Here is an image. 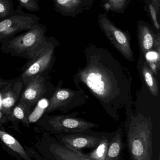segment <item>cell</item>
Returning a JSON list of instances; mask_svg holds the SVG:
<instances>
[{"label": "cell", "mask_w": 160, "mask_h": 160, "mask_svg": "<svg viewBox=\"0 0 160 160\" xmlns=\"http://www.w3.org/2000/svg\"><path fill=\"white\" fill-rule=\"evenodd\" d=\"M75 96V92L68 88L56 90L48 100V105L44 114H48L56 110L62 111Z\"/></svg>", "instance_id": "obj_13"}, {"label": "cell", "mask_w": 160, "mask_h": 160, "mask_svg": "<svg viewBox=\"0 0 160 160\" xmlns=\"http://www.w3.org/2000/svg\"><path fill=\"white\" fill-rule=\"evenodd\" d=\"M47 31L45 26L38 23L23 33L2 40L1 50L4 54L30 60L49 40L46 35Z\"/></svg>", "instance_id": "obj_2"}, {"label": "cell", "mask_w": 160, "mask_h": 160, "mask_svg": "<svg viewBox=\"0 0 160 160\" xmlns=\"http://www.w3.org/2000/svg\"><path fill=\"white\" fill-rule=\"evenodd\" d=\"M37 149L45 159L48 154L54 159L62 160H90L88 154L82 153L80 151L71 149L55 143L48 145L43 140L36 145Z\"/></svg>", "instance_id": "obj_9"}, {"label": "cell", "mask_w": 160, "mask_h": 160, "mask_svg": "<svg viewBox=\"0 0 160 160\" xmlns=\"http://www.w3.org/2000/svg\"><path fill=\"white\" fill-rule=\"evenodd\" d=\"M36 1L38 2H40V0H36Z\"/></svg>", "instance_id": "obj_29"}, {"label": "cell", "mask_w": 160, "mask_h": 160, "mask_svg": "<svg viewBox=\"0 0 160 160\" xmlns=\"http://www.w3.org/2000/svg\"><path fill=\"white\" fill-rule=\"evenodd\" d=\"M23 87V81L18 77L12 79L0 91L1 95V109L7 115V118L19 100Z\"/></svg>", "instance_id": "obj_10"}, {"label": "cell", "mask_w": 160, "mask_h": 160, "mask_svg": "<svg viewBox=\"0 0 160 160\" xmlns=\"http://www.w3.org/2000/svg\"><path fill=\"white\" fill-rule=\"evenodd\" d=\"M12 80H5L2 79L1 77L0 76V91L11 82Z\"/></svg>", "instance_id": "obj_27"}, {"label": "cell", "mask_w": 160, "mask_h": 160, "mask_svg": "<svg viewBox=\"0 0 160 160\" xmlns=\"http://www.w3.org/2000/svg\"><path fill=\"white\" fill-rule=\"evenodd\" d=\"M36 123L43 130L55 134L82 132L98 126L78 118L65 115L50 116L48 114H44Z\"/></svg>", "instance_id": "obj_5"}, {"label": "cell", "mask_w": 160, "mask_h": 160, "mask_svg": "<svg viewBox=\"0 0 160 160\" xmlns=\"http://www.w3.org/2000/svg\"><path fill=\"white\" fill-rule=\"evenodd\" d=\"M19 5L30 12H36L40 10L39 2L36 0H18Z\"/></svg>", "instance_id": "obj_22"}, {"label": "cell", "mask_w": 160, "mask_h": 160, "mask_svg": "<svg viewBox=\"0 0 160 160\" xmlns=\"http://www.w3.org/2000/svg\"><path fill=\"white\" fill-rule=\"evenodd\" d=\"M12 0H0V21L14 14L16 10Z\"/></svg>", "instance_id": "obj_21"}, {"label": "cell", "mask_w": 160, "mask_h": 160, "mask_svg": "<svg viewBox=\"0 0 160 160\" xmlns=\"http://www.w3.org/2000/svg\"><path fill=\"white\" fill-rule=\"evenodd\" d=\"M57 137L67 148L78 151L84 148H96L101 140L97 137L78 134H60Z\"/></svg>", "instance_id": "obj_11"}, {"label": "cell", "mask_w": 160, "mask_h": 160, "mask_svg": "<svg viewBox=\"0 0 160 160\" xmlns=\"http://www.w3.org/2000/svg\"><path fill=\"white\" fill-rule=\"evenodd\" d=\"M138 41L142 52L144 55L151 51L155 43V37L150 28L142 24L138 26Z\"/></svg>", "instance_id": "obj_14"}, {"label": "cell", "mask_w": 160, "mask_h": 160, "mask_svg": "<svg viewBox=\"0 0 160 160\" xmlns=\"http://www.w3.org/2000/svg\"><path fill=\"white\" fill-rule=\"evenodd\" d=\"M150 12L152 18V21H153V24L156 29L159 31L160 30V25L158 23V20H157V14H156V11H155L154 7L153 5L150 4L149 5Z\"/></svg>", "instance_id": "obj_24"}, {"label": "cell", "mask_w": 160, "mask_h": 160, "mask_svg": "<svg viewBox=\"0 0 160 160\" xmlns=\"http://www.w3.org/2000/svg\"><path fill=\"white\" fill-rule=\"evenodd\" d=\"M127 0H107L108 4L109 5V8L115 10H118L119 8H123L126 4Z\"/></svg>", "instance_id": "obj_23"}, {"label": "cell", "mask_w": 160, "mask_h": 160, "mask_svg": "<svg viewBox=\"0 0 160 160\" xmlns=\"http://www.w3.org/2000/svg\"><path fill=\"white\" fill-rule=\"evenodd\" d=\"M105 14H100L99 23L111 43L128 60H133V55L131 48L130 39L122 31L114 26L107 18Z\"/></svg>", "instance_id": "obj_7"}, {"label": "cell", "mask_w": 160, "mask_h": 160, "mask_svg": "<svg viewBox=\"0 0 160 160\" xmlns=\"http://www.w3.org/2000/svg\"><path fill=\"white\" fill-rule=\"evenodd\" d=\"M7 122H8V120L7 115L0 109V126L5 124Z\"/></svg>", "instance_id": "obj_26"}, {"label": "cell", "mask_w": 160, "mask_h": 160, "mask_svg": "<svg viewBox=\"0 0 160 160\" xmlns=\"http://www.w3.org/2000/svg\"><path fill=\"white\" fill-rule=\"evenodd\" d=\"M142 73L146 85L151 94L155 97L158 96L159 93L158 82L153 73L146 63L142 67Z\"/></svg>", "instance_id": "obj_17"}, {"label": "cell", "mask_w": 160, "mask_h": 160, "mask_svg": "<svg viewBox=\"0 0 160 160\" xmlns=\"http://www.w3.org/2000/svg\"><path fill=\"white\" fill-rule=\"evenodd\" d=\"M87 63L77 73L93 96L111 115L131 104V78L112 56L100 52L87 55Z\"/></svg>", "instance_id": "obj_1"}, {"label": "cell", "mask_w": 160, "mask_h": 160, "mask_svg": "<svg viewBox=\"0 0 160 160\" xmlns=\"http://www.w3.org/2000/svg\"><path fill=\"white\" fill-rule=\"evenodd\" d=\"M121 149V137L120 133H118L109 144L106 160L118 159Z\"/></svg>", "instance_id": "obj_19"}, {"label": "cell", "mask_w": 160, "mask_h": 160, "mask_svg": "<svg viewBox=\"0 0 160 160\" xmlns=\"http://www.w3.org/2000/svg\"><path fill=\"white\" fill-rule=\"evenodd\" d=\"M149 67L151 69L153 74L156 75L157 74V71L159 70V67L157 66V63L154 62L148 61Z\"/></svg>", "instance_id": "obj_25"}, {"label": "cell", "mask_w": 160, "mask_h": 160, "mask_svg": "<svg viewBox=\"0 0 160 160\" xmlns=\"http://www.w3.org/2000/svg\"><path fill=\"white\" fill-rule=\"evenodd\" d=\"M48 105V100L45 97L42 98L37 103L29 116V122L30 124L36 123L41 118L45 113Z\"/></svg>", "instance_id": "obj_18"}, {"label": "cell", "mask_w": 160, "mask_h": 160, "mask_svg": "<svg viewBox=\"0 0 160 160\" xmlns=\"http://www.w3.org/2000/svg\"><path fill=\"white\" fill-rule=\"evenodd\" d=\"M155 3H157L158 5H159V2H160V0H152Z\"/></svg>", "instance_id": "obj_28"}, {"label": "cell", "mask_w": 160, "mask_h": 160, "mask_svg": "<svg viewBox=\"0 0 160 160\" xmlns=\"http://www.w3.org/2000/svg\"><path fill=\"white\" fill-rule=\"evenodd\" d=\"M54 9L62 15H70L83 4V0H52Z\"/></svg>", "instance_id": "obj_16"}, {"label": "cell", "mask_w": 160, "mask_h": 160, "mask_svg": "<svg viewBox=\"0 0 160 160\" xmlns=\"http://www.w3.org/2000/svg\"><path fill=\"white\" fill-rule=\"evenodd\" d=\"M32 110L26 108L22 104L18 102L15 106L11 114L8 117V122L13 123L15 130H16V122L19 121L23 125L29 128L30 123L29 122L28 118Z\"/></svg>", "instance_id": "obj_15"}, {"label": "cell", "mask_w": 160, "mask_h": 160, "mask_svg": "<svg viewBox=\"0 0 160 160\" xmlns=\"http://www.w3.org/2000/svg\"><path fill=\"white\" fill-rule=\"evenodd\" d=\"M22 90L18 102L26 108L32 110V107L42 98L45 97L47 92L46 78L37 76L30 79Z\"/></svg>", "instance_id": "obj_8"}, {"label": "cell", "mask_w": 160, "mask_h": 160, "mask_svg": "<svg viewBox=\"0 0 160 160\" xmlns=\"http://www.w3.org/2000/svg\"><path fill=\"white\" fill-rule=\"evenodd\" d=\"M16 11L14 14L0 21V43L2 40L26 31L39 23L40 18L25 12L20 5L18 6Z\"/></svg>", "instance_id": "obj_6"}, {"label": "cell", "mask_w": 160, "mask_h": 160, "mask_svg": "<svg viewBox=\"0 0 160 160\" xmlns=\"http://www.w3.org/2000/svg\"><path fill=\"white\" fill-rule=\"evenodd\" d=\"M58 42L53 38H49L44 46L33 58L28 61L22 69L20 79L24 86L28 81L37 76L45 78L49 72L55 59V50Z\"/></svg>", "instance_id": "obj_4"}, {"label": "cell", "mask_w": 160, "mask_h": 160, "mask_svg": "<svg viewBox=\"0 0 160 160\" xmlns=\"http://www.w3.org/2000/svg\"><path fill=\"white\" fill-rule=\"evenodd\" d=\"M109 142L106 138H101L99 145L92 152L88 154L90 160H106Z\"/></svg>", "instance_id": "obj_20"}, {"label": "cell", "mask_w": 160, "mask_h": 160, "mask_svg": "<svg viewBox=\"0 0 160 160\" xmlns=\"http://www.w3.org/2000/svg\"><path fill=\"white\" fill-rule=\"evenodd\" d=\"M0 126V143L3 149L17 160H31L27 150L20 142Z\"/></svg>", "instance_id": "obj_12"}, {"label": "cell", "mask_w": 160, "mask_h": 160, "mask_svg": "<svg viewBox=\"0 0 160 160\" xmlns=\"http://www.w3.org/2000/svg\"><path fill=\"white\" fill-rule=\"evenodd\" d=\"M152 122L139 114L132 117L127 134L130 155L134 160H151L152 153Z\"/></svg>", "instance_id": "obj_3"}]
</instances>
